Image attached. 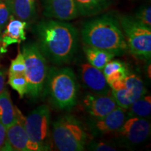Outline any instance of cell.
<instances>
[{
	"label": "cell",
	"instance_id": "obj_6",
	"mask_svg": "<svg viewBox=\"0 0 151 151\" xmlns=\"http://www.w3.org/2000/svg\"><path fill=\"white\" fill-rule=\"evenodd\" d=\"M120 24L130 52L141 59L150 60L151 28L139 23L129 16L120 17Z\"/></svg>",
	"mask_w": 151,
	"mask_h": 151
},
{
	"label": "cell",
	"instance_id": "obj_24",
	"mask_svg": "<svg viewBox=\"0 0 151 151\" xmlns=\"http://www.w3.org/2000/svg\"><path fill=\"white\" fill-rule=\"evenodd\" d=\"M12 16L9 0H0V30L6 27Z\"/></svg>",
	"mask_w": 151,
	"mask_h": 151
},
{
	"label": "cell",
	"instance_id": "obj_29",
	"mask_svg": "<svg viewBox=\"0 0 151 151\" xmlns=\"http://www.w3.org/2000/svg\"><path fill=\"white\" fill-rule=\"evenodd\" d=\"M1 37H0V52H1Z\"/></svg>",
	"mask_w": 151,
	"mask_h": 151
},
{
	"label": "cell",
	"instance_id": "obj_7",
	"mask_svg": "<svg viewBox=\"0 0 151 151\" xmlns=\"http://www.w3.org/2000/svg\"><path fill=\"white\" fill-rule=\"evenodd\" d=\"M50 112L47 105H41L32 111L24 118V127L29 140L38 151L50 148Z\"/></svg>",
	"mask_w": 151,
	"mask_h": 151
},
{
	"label": "cell",
	"instance_id": "obj_22",
	"mask_svg": "<svg viewBox=\"0 0 151 151\" xmlns=\"http://www.w3.org/2000/svg\"><path fill=\"white\" fill-rule=\"evenodd\" d=\"M9 84L18 92L20 98L27 94V82L25 74H9Z\"/></svg>",
	"mask_w": 151,
	"mask_h": 151
},
{
	"label": "cell",
	"instance_id": "obj_10",
	"mask_svg": "<svg viewBox=\"0 0 151 151\" xmlns=\"http://www.w3.org/2000/svg\"><path fill=\"white\" fill-rule=\"evenodd\" d=\"M79 73L85 87L93 94H111L110 85L106 81L102 70L87 62L81 64Z\"/></svg>",
	"mask_w": 151,
	"mask_h": 151
},
{
	"label": "cell",
	"instance_id": "obj_11",
	"mask_svg": "<svg viewBox=\"0 0 151 151\" xmlns=\"http://www.w3.org/2000/svg\"><path fill=\"white\" fill-rule=\"evenodd\" d=\"M24 117L17 109V120L6 129L7 137L11 150L38 151V149L29 140L24 127Z\"/></svg>",
	"mask_w": 151,
	"mask_h": 151
},
{
	"label": "cell",
	"instance_id": "obj_26",
	"mask_svg": "<svg viewBox=\"0 0 151 151\" xmlns=\"http://www.w3.org/2000/svg\"><path fill=\"white\" fill-rule=\"evenodd\" d=\"M90 150L95 151H114L116 150V146L111 143L103 140L92 141L88 145Z\"/></svg>",
	"mask_w": 151,
	"mask_h": 151
},
{
	"label": "cell",
	"instance_id": "obj_9",
	"mask_svg": "<svg viewBox=\"0 0 151 151\" xmlns=\"http://www.w3.org/2000/svg\"><path fill=\"white\" fill-rule=\"evenodd\" d=\"M127 119L124 109L117 106L109 114L101 118H92L89 121V129L94 136L115 133Z\"/></svg>",
	"mask_w": 151,
	"mask_h": 151
},
{
	"label": "cell",
	"instance_id": "obj_8",
	"mask_svg": "<svg viewBox=\"0 0 151 151\" xmlns=\"http://www.w3.org/2000/svg\"><path fill=\"white\" fill-rule=\"evenodd\" d=\"M151 125L148 119L130 117L115 132L120 145L133 147L144 143L150 134Z\"/></svg>",
	"mask_w": 151,
	"mask_h": 151
},
{
	"label": "cell",
	"instance_id": "obj_14",
	"mask_svg": "<svg viewBox=\"0 0 151 151\" xmlns=\"http://www.w3.org/2000/svg\"><path fill=\"white\" fill-rule=\"evenodd\" d=\"M27 26V22L17 19L13 15L11 16L1 35V53L6 52V48L10 45L20 43L26 40L25 29Z\"/></svg>",
	"mask_w": 151,
	"mask_h": 151
},
{
	"label": "cell",
	"instance_id": "obj_25",
	"mask_svg": "<svg viewBox=\"0 0 151 151\" xmlns=\"http://www.w3.org/2000/svg\"><path fill=\"white\" fill-rule=\"evenodd\" d=\"M134 18L139 23L151 28V8L150 6H143L137 11Z\"/></svg>",
	"mask_w": 151,
	"mask_h": 151
},
{
	"label": "cell",
	"instance_id": "obj_18",
	"mask_svg": "<svg viewBox=\"0 0 151 151\" xmlns=\"http://www.w3.org/2000/svg\"><path fill=\"white\" fill-rule=\"evenodd\" d=\"M83 51L88 63L101 70H103L105 65L112 60L114 57H116L114 55L101 49L94 48L87 45L84 46Z\"/></svg>",
	"mask_w": 151,
	"mask_h": 151
},
{
	"label": "cell",
	"instance_id": "obj_1",
	"mask_svg": "<svg viewBox=\"0 0 151 151\" xmlns=\"http://www.w3.org/2000/svg\"><path fill=\"white\" fill-rule=\"evenodd\" d=\"M37 43L48 60L56 65L70 62L77 51L78 32L74 26L62 20L41 21L36 26Z\"/></svg>",
	"mask_w": 151,
	"mask_h": 151
},
{
	"label": "cell",
	"instance_id": "obj_16",
	"mask_svg": "<svg viewBox=\"0 0 151 151\" xmlns=\"http://www.w3.org/2000/svg\"><path fill=\"white\" fill-rule=\"evenodd\" d=\"M17 120V109L13 104L9 90L5 89L0 93V122L8 128Z\"/></svg>",
	"mask_w": 151,
	"mask_h": 151
},
{
	"label": "cell",
	"instance_id": "obj_23",
	"mask_svg": "<svg viewBox=\"0 0 151 151\" xmlns=\"http://www.w3.org/2000/svg\"><path fill=\"white\" fill-rule=\"evenodd\" d=\"M9 74H25V63L23 55L20 50L16 58L11 61Z\"/></svg>",
	"mask_w": 151,
	"mask_h": 151
},
{
	"label": "cell",
	"instance_id": "obj_5",
	"mask_svg": "<svg viewBox=\"0 0 151 151\" xmlns=\"http://www.w3.org/2000/svg\"><path fill=\"white\" fill-rule=\"evenodd\" d=\"M22 53L25 63L27 94L31 99H37L42 94L48 74V67L46 58L35 42L24 43Z\"/></svg>",
	"mask_w": 151,
	"mask_h": 151
},
{
	"label": "cell",
	"instance_id": "obj_17",
	"mask_svg": "<svg viewBox=\"0 0 151 151\" xmlns=\"http://www.w3.org/2000/svg\"><path fill=\"white\" fill-rule=\"evenodd\" d=\"M123 81L127 90L128 99L131 104L146 94L147 90L143 81L136 74L128 73Z\"/></svg>",
	"mask_w": 151,
	"mask_h": 151
},
{
	"label": "cell",
	"instance_id": "obj_20",
	"mask_svg": "<svg viewBox=\"0 0 151 151\" xmlns=\"http://www.w3.org/2000/svg\"><path fill=\"white\" fill-rule=\"evenodd\" d=\"M127 118L137 117L148 119L151 114V97L150 94L143 95L134 101L125 110Z\"/></svg>",
	"mask_w": 151,
	"mask_h": 151
},
{
	"label": "cell",
	"instance_id": "obj_21",
	"mask_svg": "<svg viewBox=\"0 0 151 151\" xmlns=\"http://www.w3.org/2000/svg\"><path fill=\"white\" fill-rule=\"evenodd\" d=\"M102 71L109 85L115 81L123 80L129 73L126 65L118 60H111L105 65Z\"/></svg>",
	"mask_w": 151,
	"mask_h": 151
},
{
	"label": "cell",
	"instance_id": "obj_27",
	"mask_svg": "<svg viewBox=\"0 0 151 151\" xmlns=\"http://www.w3.org/2000/svg\"><path fill=\"white\" fill-rule=\"evenodd\" d=\"M0 151H11L7 137L6 128L0 122Z\"/></svg>",
	"mask_w": 151,
	"mask_h": 151
},
{
	"label": "cell",
	"instance_id": "obj_28",
	"mask_svg": "<svg viewBox=\"0 0 151 151\" xmlns=\"http://www.w3.org/2000/svg\"><path fill=\"white\" fill-rule=\"evenodd\" d=\"M6 70L2 68H0V93L5 89V81H6Z\"/></svg>",
	"mask_w": 151,
	"mask_h": 151
},
{
	"label": "cell",
	"instance_id": "obj_2",
	"mask_svg": "<svg viewBox=\"0 0 151 151\" xmlns=\"http://www.w3.org/2000/svg\"><path fill=\"white\" fill-rule=\"evenodd\" d=\"M81 37L85 45L101 49L115 56L122 55L128 50L120 23L109 15L86 22L81 30Z\"/></svg>",
	"mask_w": 151,
	"mask_h": 151
},
{
	"label": "cell",
	"instance_id": "obj_12",
	"mask_svg": "<svg viewBox=\"0 0 151 151\" xmlns=\"http://www.w3.org/2000/svg\"><path fill=\"white\" fill-rule=\"evenodd\" d=\"M43 7L46 17L62 21L71 20L79 15L74 0H43Z\"/></svg>",
	"mask_w": 151,
	"mask_h": 151
},
{
	"label": "cell",
	"instance_id": "obj_13",
	"mask_svg": "<svg viewBox=\"0 0 151 151\" xmlns=\"http://www.w3.org/2000/svg\"><path fill=\"white\" fill-rule=\"evenodd\" d=\"M83 106L92 118H101L109 114L117 106L112 94H88L83 99Z\"/></svg>",
	"mask_w": 151,
	"mask_h": 151
},
{
	"label": "cell",
	"instance_id": "obj_19",
	"mask_svg": "<svg viewBox=\"0 0 151 151\" xmlns=\"http://www.w3.org/2000/svg\"><path fill=\"white\" fill-rule=\"evenodd\" d=\"M79 15L91 16L102 12L110 5L111 0H74Z\"/></svg>",
	"mask_w": 151,
	"mask_h": 151
},
{
	"label": "cell",
	"instance_id": "obj_30",
	"mask_svg": "<svg viewBox=\"0 0 151 151\" xmlns=\"http://www.w3.org/2000/svg\"><path fill=\"white\" fill-rule=\"evenodd\" d=\"M1 37V30H0V37Z\"/></svg>",
	"mask_w": 151,
	"mask_h": 151
},
{
	"label": "cell",
	"instance_id": "obj_4",
	"mask_svg": "<svg viewBox=\"0 0 151 151\" xmlns=\"http://www.w3.org/2000/svg\"><path fill=\"white\" fill-rule=\"evenodd\" d=\"M51 137L58 150L82 151L86 147L88 134L78 120L65 115L52 123Z\"/></svg>",
	"mask_w": 151,
	"mask_h": 151
},
{
	"label": "cell",
	"instance_id": "obj_15",
	"mask_svg": "<svg viewBox=\"0 0 151 151\" xmlns=\"http://www.w3.org/2000/svg\"><path fill=\"white\" fill-rule=\"evenodd\" d=\"M11 12L15 18L30 22L37 14L36 0H9Z\"/></svg>",
	"mask_w": 151,
	"mask_h": 151
},
{
	"label": "cell",
	"instance_id": "obj_3",
	"mask_svg": "<svg viewBox=\"0 0 151 151\" xmlns=\"http://www.w3.org/2000/svg\"><path fill=\"white\" fill-rule=\"evenodd\" d=\"M44 88L52 104L60 110L70 109L76 104L78 83L70 68L48 69Z\"/></svg>",
	"mask_w": 151,
	"mask_h": 151
}]
</instances>
